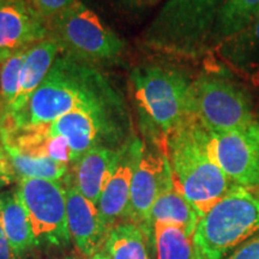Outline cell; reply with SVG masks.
<instances>
[{
  "label": "cell",
  "instance_id": "obj_23",
  "mask_svg": "<svg viewBox=\"0 0 259 259\" xmlns=\"http://www.w3.org/2000/svg\"><path fill=\"white\" fill-rule=\"evenodd\" d=\"M154 251L156 259H196L193 236L177 225L155 222Z\"/></svg>",
  "mask_w": 259,
  "mask_h": 259
},
{
  "label": "cell",
  "instance_id": "obj_31",
  "mask_svg": "<svg viewBox=\"0 0 259 259\" xmlns=\"http://www.w3.org/2000/svg\"><path fill=\"white\" fill-rule=\"evenodd\" d=\"M197 251V250H196ZM196 259H204L203 257H202V255H200L199 253H198V252H197V255H196Z\"/></svg>",
  "mask_w": 259,
  "mask_h": 259
},
{
  "label": "cell",
  "instance_id": "obj_8",
  "mask_svg": "<svg viewBox=\"0 0 259 259\" xmlns=\"http://www.w3.org/2000/svg\"><path fill=\"white\" fill-rule=\"evenodd\" d=\"M16 189L30 218L36 247L63 248L69 246L71 236L67 226L66 190L63 181L19 179Z\"/></svg>",
  "mask_w": 259,
  "mask_h": 259
},
{
  "label": "cell",
  "instance_id": "obj_30",
  "mask_svg": "<svg viewBox=\"0 0 259 259\" xmlns=\"http://www.w3.org/2000/svg\"><path fill=\"white\" fill-rule=\"evenodd\" d=\"M251 192H252V193H254V194H255V196H257V197H258V198H259V187H258V189H255V190H253V191H251Z\"/></svg>",
  "mask_w": 259,
  "mask_h": 259
},
{
  "label": "cell",
  "instance_id": "obj_15",
  "mask_svg": "<svg viewBox=\"0 0 259 259\" xmlns=\"http://www.w3.org/2000/svg\"><path fill=\"white\" fill-rule=\"evenodd\" d=\"M120 148L97 145L83 154L71 166L70 177L74 185L96 205L114 173L120 156Z\"/></svg>",
  "mask_w": 259,
  "mask_h": 259
},
{
  "label": "cell",
  "instance_id": "obj_27",
  "mask_svg": "<svg viewBox=\"0 0 259 259\" xmlns=\"http://www.w3.org/2000/svg\"><path fill=\"white\" fill-rule=\"evenodd\" d=\"M0 259H25L16 252L0 227Z\"/></svg>",
  "mask_w": 259,
  "mask_h": 259
},
{
  "label": "cell",
  "instance_id": "obj_21",
  "mask_svg": "<svg viewBox=\"0 0 259 259\" xmlns=\"http://www.w3.org/2000/svg\"><path fill=\"white\" fill-rule=\"evenodd\" d=\"M8 154L15 176L19 179H44L64 181L70 174L69 164L50 157H34L21 154L14 148L3 145Z\"/></svg>",
  "mask_w": 259,
  "mask_h": 259
},
{
  "label": "cell",
  "instance_id": "obj_24",
  "mask_svg": "<svg viewBox=\"0 0 259 259\" xmlns=\"http://www.w3.org/2000/svg\"><path fill=\"white\" fill-rule=\"evenodd\" d=\"M32 8L46 21L63 14L64 11L80 3V0H28Z\"/></svg>",
  "mask_w": 259,
  "mask_h": 259
},
{
  "label": "cell",
  "instance_id": "obj_28",
  "mask_svg": "<svg viewBox=\"0 0 259 259\" xmlns=\"http://www.w3.org/2000/svg\"><path fill=\"white\" fill-rule=\"evenodd\" d=\"M157 2L158 0H121V3H124L131 9H145L154 5Z\"/></svg>",
  "mask_w": 259,
  "mask_h": 259
},
{
  "label": "cell",
  "instance_id": "obj_3",
  "mask_svg": "<svg viewBox=\"0 0 259 259\" xmlns=\"http://www.w3.org/2000/svg\"><path fill=\"white\" fill-rule=\"evenodd\" d=\"M131 84L145 141L164 150L168 136L193 115L191 82L173 67L145 65L132 71Z\"/></svg>",
  "mask_w": 259,
  "mask_h": 259
},
{
  "label": "cell",
  "instance_id": "obj_7",
  "mask_svg": "<svg viewBox=\"0 0 259 259\" xmlns=\"http://www.w3.org/2000/svg\"><path fill=\"white\" fill-rule=\"evenodd\" d=\"M192 114L212 134L246 127L257 121L248 93L229 79L202 74L191 82Z\"/></svg>",
  "mask_w": 259,
  "mask_h": 259
},
{
  "label": "cell",
  "instance_id": "obj_9",
  "mask_svg": "<svg viewBox=\"0 0 259 259\" xmlns=\"http://www.w3.org/2000/svg\"><path fill=\"white\" fill-rule=\"evenodd\" d=\"M127 124L125 109H78L44 125V128L69 143L76 162L97 145L120 148L128 139Z\"/></svg>",
  "mask_w": 259,
  "mask_h": 259
},
{
  "label": "cell",
  "instance_id": "obj_11",
  "mask_svg": "<svg viewBox=\"0 0 259 259\" xmlns=\"http://www.w3.org/2000/svg\"><path fill=\"white\" fill-rule=\"evenodd\" d=\"M209 132V131H208ZM210 148L227 178L236 186L259 187V122L233 131L212 134Z\"/></svg>",
  "mask_w": 259,
  "mask_h": 259
},
{
  "label": "cell",
  "instance_id": "obj_19",
  "mask_svg": "<svg viewBox=\"0 0 259 259\" xmlns=\"http://www.w3.org/2000/svg\"><path fill=\"white\" fill-rule=\"evenodd\" d=\"M154 250L141 227L131 222L118 223L107 238L103 252L109 259H153Z\"/></svg>",
  "mask_w": 259,
  "mask_h": 259
},
{
  "label": "cell",
  "instance_id": "obj_12",
  "mask_svg": "<svg viewBox=\"0 0 259 259\" xmlns=\"http://www.w3.org/2000/svg\"><path fill=\"white\" fill-rule=\"evenodd\" d=\"M48 37L47 21L28 0L0 3V64Z\"/></svg>",
  "mask_w": 259,
  "mask_h": 259
},
{
  "label": "cell",
  "instance_id": "obj_6",
  "mask_svg": "<svg viewBox=\"0 0 259 259\" xmlns=\"http://www.w3.org/2000/svg\"><path fill=\"white\" fill-rule=\"evenodd\" d=\"M47 25L61 54L82 63H111L124 52V41L82 2L51 18Z\"/></svg>",
  "mask_w": 259,
  "mask_h": 259
},
{
  "label": "cell",
  "instance_id": "obj_22",
  "mask_svg": "<svg viewBox=\"0 0 259 259\" xmlns=\"http://www.w3.org/2000/svg\"><path fill=\"white\" fill-rule=\"evenodd\" d=\"M235 69H247L259 58V16L252 23L216 48Z\"/></svg>",
  "mask_w": 259,
  "mask_h": 259
},
{
  "label": "cell",
  "instance_id": "obj_13",
  "mask_svg": "<svg viewBox=\"0 0 259 259\" xmlns=\"http://www.w3.org/2000/svg\"><path fill=\"white\" fill-rule=\"evenodd\" d=\"M144 141L128 138L120 148V156L113 176L97 204L107 236L118 223L124 222L128 208L134 173Z\"/></svg>",
  "mask_w": 259,
  "mask_h": 259
},
{
  "label": "cell",
  "instance_id": "obj_34",
  "mask_svg": "<svg viewBox=\"0 0 259 259\" xmlns=\"http://www.w3.org/2000/svg\"><path fill=\"white\" fill-rule=\"evenodd\" d=\"M258 122H259V120H258Z\"/></svg>",
  "mask_w": 259,
  "mask_h": 259
},
{
  "label": "cell",
  "instance_id": "obj_26",
  "mask_svg": "<svg viewBox=\"0 0 259 259\" xmlns=\"http://www.w3.org/2000/svg\"><path fill=\"white\" fill-rule=\"evenodd\" d=\"M15 181H17V178L10 163L8 154L0 142V192H3L4 189L14 184Z\"/></svg>",
  "mask_w": 259,
  "mask_h": 259
},
{
  "label": "cell",
  "instance_id": "obj_5",
  "mask_svg": "<svg viewBox=\"0 0 259 259\" xmlns=\"http://www.w3.org/2000/svg\"><path fill=\"white\" fill-rule=\"evenodd\" d=\"M258 233L259 198L234 185L200 218L193 242L204 259H223Z\"/></svg>",
  "mask_w": 259,
  "mask_h": 259
},
{
  "label": "cell",
  "instance_id": "obj_29",
  "mask_svg": "<svg viewBox=\"0 0 259 259\" xmlns=\"http://www.w3.org/2000/svg\"><path fill=\"white\" fill-rule=\"evenodd\" d=\"M90 259H109L108 255H107L105 252H99V253L94 254L93 257H90Z\"/></svg>",
  "mask_w": 259,
  "mask_h": 259
},
{
  "label": "cell",
  "instance_id": "obj_32",
  "mask_svg": "<svg viewBox=\"0 0 259 259\" xmlns=\"http://www.w3.org/2000/svg\"><path fill=\"white\" fill-rule=\"evenodd\" d=\"M64 259H73V258H64Z\"/></svg>",
  "mask_w": 259,
  "mask_h": 259
},
{
  "label": "cell",
  "instance_id": "obj_25",
  "mask_svg": "<svg viewBox=\"0 0 259 259\" xmlns=\"http://www.w3.org/2000/svg\"><path fill=\"white\" fill-rule=\"evenodd\" d=\"M223 259H259V233L239 245Z\"/></svg>",
  "mask_w": 259,
  "mask_h": 259
},
{
  "label": "cell",
  "instance_id": "obj_20",
  "mask_svg": "<svg viewBox=\"0 0 259 259\" xmlns=\"http://www.w3.org/2000/svg\"><path fill=\"white\" fill-rule=\"evenodd\" d=\"M259 16V0H226L213 27L211 50L248 27Z\"/></svg>",
  "mask_w": 259,
  "mask_h": 259
},
{
  "label": "cell",
  "instance_id": "obj_14",
  "mask_svg": "<svg viewBox=\"0 0 259 259\" xmlns=\"http://www.w3.org/2000/svg\"><path fill=\"white\" fill-rule=\"evenodd\" d=\"M66 190L67 226L71 241L87 257L102 252L107 236L99 208L77 189L70 174L63 181Z\"/></svg>",
  "mask_w": 259,
  "mask_h": 259
},
{
  "label": "cell",
  "instance_id": "obj_1",
  "mask_svg": "<svg viewBox=\"0 0 259 259\" xmlns=\"http://www.w3.org/2000/svg\"><path fill=\"white\" fill-rule=\"evenodd\" d=\"M78 109L125 108L120 95L99 70L60 53L23 108L0 120V131L48 125Z\"/></svg>",
  "mask_w": 259,
  "mask_h": 259
},
{
  "label": "cell",
  "instance_id": "obj_17",
  "mask_svg": "<svg viewBox=\"0 0 259 259\" xmlns=\"http://www.w3.org/2000/svg\"><path fill=\"white\" fill-rule=\"evenodd\" d=\"M0 227L12 248L22 257L36 247L30 218L16 187L0 192Z\"/></svg>",
  "mask_w": 259,
  "mask_h": 259
},
{
  "label": "cell",
  "instance_id": "obj_18",
  "mask_svg": "<svg viewBox=\"0 0 259 259\" xmlns=\"http://www.w3.org/2000/svg\"><path fill=\"white\" fill-rule=\"evenodd\" d=\"M200 218L198 210L177 189L173 181L155 200L150 212V225L153 227L155 222L171 223L193 236Z\"/></svg>",
  "mask_w": 259,
  "mask_h": 259
},
{
  "label": "cell",
  "instance_id": "obj_4",
  "mask_svg": "<svg viewBox=\"0 0 259 259\" xmlns=\"http://www.w3.org/2000/svg\"><path fill=\"white\" fill-rule=\"evenodd\" d=\"M226 0H167L144 32L150 50L179 58L211 51L213 27Z\"/></svg>",
  "mask_w": 259,
  "mask_h": 259
},
{
  "label": "cell",
  "instance_id": "obj_33",
  "mask_svg": "<svg viewBox=\"0 0 259 259\" xmlns=\"http://www.w3.org/2000/svg\"><path fill=\"white\" fill-rule=\"evenodd\" d=\"M3 2V0H0V3H2Z\"/></svg>",
  "mask_w": 259,
  "mask_h": 259
},
{
  "label": "cell",
  "instance_id": "obj_2",
  "mask_svg": "<svg viewBox=\"0 0 259 259\" xmlns=\"http://www.w3.org/2000/svg\"><path fill=\"white\" fill-rule=\"evenodd\" d=\"M164 151L174 185L200 216L234 186L213 157L208 130L194 115L168 136Z\"/></svg>",
  "mask_w": 259,
  "mask_h": 259
},
{
  "label": "cell",
  "instance_id": "obj_16",
  "mask_svg": "<svg viewBox=\"0 0 259 259\" xmlns=\"http://www.w3.org/2000/svg\"><path fill=\"white\" fill-rule=\"evenodd\" d=\"M60 53L61 48L59 44L52 37L45 38L25 50L18 96L6 115L23 108L32 94L36 92V89L46 78Z\"/></svg>",
  "mask_w": 259,
  "mask_h": 259
},
{
  "label": "cell",
  "instance_id": "obj_10",
  "mask_svg": "<svg viewBox=\"0 0 259 259\" xmlns=\"http://www.w3.org/2000/svg\"><path fill=\"white\" fill-rule=\"evenodd\" d=\"M171 183L173 177L166 151L144 141L132 178L128 208L124 222L141 227L151 245L154 242V231L150 225L151 209L160 193Z\"/></svg>",
  "mask_w": 259,
  "mask_h": 259
}]
</instances>
